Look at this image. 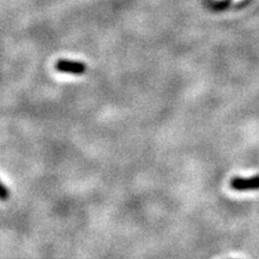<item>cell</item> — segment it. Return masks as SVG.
I'll use <instances>...</instances> for the list:
<instances>
[{"instance_id": "obj_2", "label": "cell", "mask_w": 259, "mask_h": 259, "mask_svg": "<svg viewBox=\"0 0 259 259\" xmlns=\"http://www.w3.org/2000/svg\"><path fill=\"white\" fill-rule=\"evenodd\" d=\"M230 187L235 191H253L259 190V175L252 178H234L230 181Z\"/></svg>"}, {"instance_id": "obj_1", "label": "cell", "mask_w": 259, "mask_h": 259, "mask_svg": "<svg viewBox=\"0 0 259 259\" xmlns=\"http://www.w3.org/2000/svg\"><path fill=\"white\" fill-rule=\"evenodd\" d=\"M54 69L59 72L71 73V75H83L86 71V64L81 61H70V60H59L56 62Z\"/></svg>"}, {"instance_id": "obj_3", "label": "cell", "mask_w": 259, "mask_h": 259, "mask_svg": "<svg viewBox=\"0 0 259 259\" xmlns=\"http://www.w3.org/2000/svg\"><path fill=\"white\" fill-rule=\"evenodd\" d=\"M9 196H10V193H9V191H7L6 186H5V185H2V190H1V200H2V201H6V200H7V197H9Z\"/></svg>"}]
</instances>
